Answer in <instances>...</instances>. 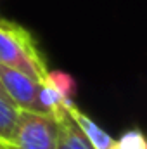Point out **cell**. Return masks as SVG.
<instances>
[{
	"instance_id": "obj_1",
	"label": "cell",
	"mask_w": 147,
	"mask_h": 149,
	"mask_svg": "<svg viewBox=\"0 0 147 149\" xmlns=\"http://www.w3.org/2000/svg\"><path fill=\"white\" fill-rule=\"evenodd\" d=\"M0 64L42 81L49 71L33 35L21 24L0 17Z\"/></svg>"
},
{
	"instance_id": "obj_2",
	"label": "cell",
	"mask_w": 147,
	"mask_h": 149,
	"mask_svg": "<svg viewBox=\"0 0 147 149\" xmlns=\"http://www.w3.org/2000/svg\"><path fill=\"white\" fill-rule=\"evenodd\" d=\"M59 123L47 114L21 111L17 114L12 149H57Z\"/></svg>"
},
{
	"instance_id": "obj_3",
	"label": "cell",
	"mask_w": 147,
	"mask_h": 149,
	"mask_svg": "<svg viewBox=\"0 0 147 149\" xmlns=\"http://www.w3.org/2000/svg\"><path fill=\"white\" fill-rule=\"evenodd\" d=\"M0 83H2L5 95L10 99V102L17 109L52 116L50 111L47 109V106L43 104L42 81L0 64Z\"/></svg>"
},
{
	"instance_id": "obj_4",
	"label": "cell",
	"mask_w": 147,
	"mask_h": 149,
	"mask_svg": "<svg viewBox=\"0 0 147 149\" xmlns=\"http://www.w3.org/2000/svg\"><path fill=\"white\" fill-rule=\"evenodd\" d=\"M69 118L73 120L74 123L78 125V128L83 132V135L87 137V141L90 142V146L94 149H111L112 148V142L114 139L111 137L107 132H104L92 118H88L85 113H81L76 104H73L69 109H68Z\"/></svg>"
},
{
	"instance_id": "obj_5",
	"label": "cell",
	"mask_w": 147,
	"mask_h": 149,
	"mask_svg": "<svg viewBox=\"0 0 147 149\" xmlns=\"http://www.w3.org/2000/svg\"><path fill=\"white\" fill-rule=\"evenodd\" d=\"M59 134H57V149H94L78 125L66 114L64 118L57 120Z\"/></svg>"
},
{
	"instance_id": "obj_6",
	"label": "cell",
	"mask_w": 147,
	"mask_h": 149,
	"mask_svg": "<svg viewBox=\"0 0 147 149\" xmlns=\"http://www.w3.org/2000/svg\"><path fill=\"white\" fill-rule=\"evenodd\" d=\"M45 81L61 99L66 106H71L73 102V95L76 92V81L71 74L64 73V71H47L45 78L42 80Z\"/></svg>"
},
{
	"instance_id": "obj_7",
	"label": "cell",
	"mask_w": 147,
	"mask_h": 149,
	"mask_svg": "<svg viewBox=\"0 0 147 149\" xmlns=\"http://www.w3.org/2000/svg\"><path fill=\"white\" fill-rule=\"evenodd\" d=\"M17 114H19V109L10 102V99L5 95H0V141L9 146L14 137Z\"/></svg>"
},
{
	"instance_id": "obj_8",
	"label": "cell",
	"mask_w": 147,
	"mask_h": 149,
	"mask_svg": "<svg viewBox=\"0 0 147 149\" xmlns=\"http://www.w3.org/2000/svg\"><path fill=\"white\" fill-rule=\"evenodd\" d=\"M111 149H147V142L139 128H130L112 142Z\"/></svg>"
},
{
	"instance_id": "obj_9",
	"label": "cell",
	"mask_w": 147,
	"mask_h": 149,
	"mask_svg": "<svg viewBox=\"0 0 147 149\" xmlns=\"http://www.w3.org/2000/svg\"><path fill=\"white\" fill-rule=\"evenodd\" d=\"M0 149H12V148H10L9 144H5V142H2V141H0Z\"/></svg>"
},
{
	"instance_id": "obj_10",
	"label": "cell",
	"mask_w": 147,
	"mask_h": 149,
	"mask_svg": "<svg viewBox=\"0 0 147 149\" xmlns=\"http://www.w3.org/2000/svg\"><path fill=\"white\" fill-rule=\"evenodd\" d=\"M0 95H5V92H3V88H2V83H0ZM7 97V95H5Z\"/></svg>"
}]
</instances>
